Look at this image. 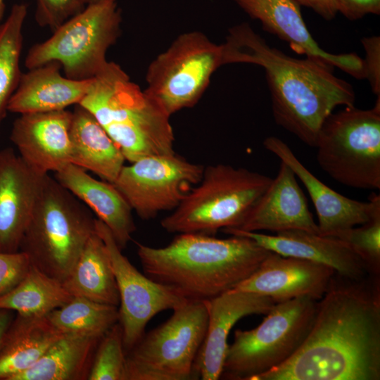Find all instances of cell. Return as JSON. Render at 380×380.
Wrapping results in <instances>:
<instances>
[{
  "mask_svg": "<svg viewBox=\"0 0 380 380\" xmlns=\"http://www.w3.org/2000/svg\"><path fill=\"white\" fill-rule=\"evenodd\" d=\"M272 178L243 167L217 164L204 167L202 178L173 212L160 222L170 233L215 234L237 228Z\"/></svg>",
  "mask_w": 380,
  "mask_h": 380,
  "instance_id": "cell-6",
  "label": "cell"
},
{
  "mask_svg": "<svg viewBox=\"0 0 380 380\" xmlns=\"http://www.w3.org/2000/svg\"><path fill=\"white\" fill-rule=\"evenodd\" d=\"M222 65V44L200 32L182 34L150 63L145 91L171 116L194 106Z\"/></svg>",
  "mask_w": 380,
  "mask_h": 380,
  "instance_id": "cell-11",
  "label": "cell"
},
{
  "mask_svg": "<svg viewBox=\"0 0 380 380\" xmlns=\"http://www.w3.org/2000/svg\"><path fill=\"white\" fill-rule=\"evenodd\" d=\"M262 29L287 42L299 54L365 79L363 59L355 53L333 54L324 51L311 35L296 0H232Z\"/></svg>",
  "mask_w": 380,
  "mask_h": 380,
  "instance_id": "cell-14",
  "label": "cell"
},
{
  "mask_svg": "<svg viewBox=\"0 0 380 380\" xmlns=\"http://www.w3.org/2000/svg\"><path fill=\"white\" fill-rule=\"evenodd\" d=\"M207 329L194 366V379H220L228 348L227 337L242 317L267 314L276 304L270 298L248 291L230 290L205 300Z\"/></svg>",
  "mask_w": 380,
  "mask_h": 380,
  "instance_id": "cell-16",
  "label": "cell"
},
{
  "mask_svg": "<svg viewBox=\"0 0 380 380\" xmlns=\"http://www.w3.org/2000/svg\"><path fill=\"white\" fill-rule=\"evenodd\" d=\"M317 161L334 180L380 189V96L371 109L345 107L331 113L319 131Z\"/></svg>",
  "mask_w": 380,
  "mask_h": 380,
  "instance_id": "cell-9",
  "label": "cell"
},
{
  "mask_svg": "<svg viewBox=\"0 0 380 380\" xmlns=\"http://www.w3.org/2000/svg\"><path fill=\"white\" fill-rule=\"evenodd\" d=\"M62 283L72 296L119 306L120 297L111 260L104 241L96 231Z\"/></svg>",
  "mask_w": 380,
  "mask_h": 380,
  "instance_id": "cell-27",
  "label": "cell"
},
{
  "mask_svg": "<svg viewBox=\"0 0 380 380\" xmlns=\"http://www.w3.org/2000/svg\"><path fill=\"white\" fill-rule=\"evenodd\" d=\"M91 211L49 174L44 176L20 251L31 265L61 282L96 231Z\"/></svg>",
  "mask_w": 380,
  "mask_h": 380,
  "instance_id": "cell-5",
  "label": "cell"
},
{
  "mask_svg": "<svg viewBox=\"0 0 380 380\" xmlns=\"http://www.w3.org/2000/svg\"><path fill=\"white\" fill-rule=\"evenodd\" d=\"M70 163L113 183L126 161L94 116L80 104L72 111Z\"/></svg>",
  "mask_w": 380,
  "mask_h": 380,
  "instance_id": "cell-24",
  "label": "cell"
},
{
  "mask_svg": "<svg viewBox=\"0 0 380 380\" xmlns=\"http://www.w3.org/2000/svg\"><path fill=\"white\" fill-rule=\"evenodd\" d=\"M233 236L254 240L264 248L284 256L301 258L332 268L336 274L350 279L372 274L365 262L345 241L304 230H289L267 235L232 228L222 230ZM374 275V274H372Z\"/></svg>",
  "mask_w": 380,
  "mask_h": 380,
  "instance_id": "cell-20",
  "label": "cell"
},
{
  "mask_svg": "<svg viewBox=\"0 0 380 380\" xmlns=\"http://www.w3.org/2000/svg\"><path fill=\"white\" fill-rule=\"evenodd\" d=\"M6 10L4 0H0V24L3 22V18Z\"/></svg>",
  "mask_w": 380,
  "mask_h": 380,
  "instance_id": "cell-39",
  "label": "cell"
},
{
  "mask_svg": "<svg viewBox=\"0 0 380 380\" xmlns=\"http://www.w3.org/2000/svg\"><path fill=\"white\" fill-rule=\"evenodd\" d=\"M318 300L303 296L276 303L257 327L236 329L220 378L253 380L288 360L307 337Z\"/></svg>",
  "mask_w": 380,
  "mask_h": 380,
  "instance_id": "cell-8",
  "label": "cell"
},
{
  "mask_svg": "<svg viewBox=\"0 0 380 380\" xmlns=\"http://www.w3.org/2000/svg\"><path fill=\"white\" fill-rule=\"evenodd\" d=\"M144 274L187 300L205 301L248 278L271 251L243 236L181 233L165 246L136 243Z\"/></svg>",
  "mask_w": 380,
  "mask_h": 380,
  "instance_id": "cell-3",
  "label": "cell"
},
{
  "mask_svg": "<svg viewBox=\"0 0 380 380\" xmlns=\"http://www.w3.org/2000/svg\"><path fill=\"white\" fill-rule=\"evenodd\" d=\"M245 232L267 230L275 233L304 230L319 234L317 224L291 169L281 161L277 176L237 228Z\"/></svg>",
  "mask_w": 380,
  "mask_h": 380,
  "instance_id": "cell-21",
  "label": "cell"
},
{
  "mask_svg": "<svg viewBox=\"0 0 380 380\" xmlns=\"http://www.w3.org/2000/svg\"><path fill=\"white\" fill-rule=\"evenodd\" d=\"M11 148L0 150V252L20 251L44 177Z\"/></svg>",
  "mask_w": 380,
  "mask_h": 380,
  "instance_id": "cell-19",
  "label": "cell"
},
{
  "mask_svg": "<svg viewBox=\"0 0 380 380\" xmlns=\"http://www.w3.org/2000/svg\"><path fill=\"white\" fill-rule=\"evenodd\" d=\"M335 273L327 265L271 251L248 278L232 290L267 296L275 303L303 296L319 300Z\"/></svg>",
  "mask_w": 380,
  "mask_h": 380,
  "instance_id": "cell-17",
  "label": "cell"
},
{
  "mask_svg": "<svg viewBox=\"0 0 380 380\" xmlns=\"http://www.w3.org/2000/svg\"><path fill=\"white\" fill-rule=\"evenodd\" d=\"M31 262L23 252H0V296L15 287L26 276Z\"/></svg>",
  "mask_w": 380,
  "mask_h": 380,
  "instance_id": "cell-34",
  "label": "cell"
},
{
  "mask_svg": "<svg viewBox=\"0 0 380 380\" xmlns=\"http://www.w3.org/2000/svg\"><path fill=\"white\" fill-rule=\"evenodd\" d=\"M300 6L311 8L326 20H333L338 13L334 0H296Z\"/></svg>",
  "mask_w": 380,
  "mask_h": 380,
  "instance_id": "cell-37",
  "label": "cell"
},
{
  "mask_svg": "<svg viewBox=\"0 0 380 380\" xmlns=\"http://www.w3.org/2000/svg\"><path fill=\"white\" fill-rule=\"evenodd\" d=\"M365 51L363 59L365 79L369 83L374 95L380 96V37L370 36L361 39Z\"/></svg>",
  "mask_w": 380,
  "mask_h": 380,
  "instance_id": "cell-35",
  "label": "cell"
},
{
  "mask_svg": "<svg viewBox=\"0 0 380 380\" xmlns=\"http://www.w3.org/2000/svg\"><path fill=\"white\" fill-rule=\"evenodd\" d=\"M54 178L106 224L121 250L126 247L136 229L132 210L113 183L72 163L54 172Z\"/></svg>",
  "mask_w": 380,
  "mask_h": 380,
  "instance_id": "cell-22",
  "label": "cell"
},
{
  "mask_svg": "<svg viewBox=\"0 0 380 380\" xmlns=\"http://www.w3.org/2000/svg\"><path fill=\"white\" fill-rule=\"evenodd\" d=\"M125 357L122 329L117 322L101 338L88 380H125Z\"/></svg>",
  "mask_w": 380,
  "mask_h": 380,
  "instance_id": "cell-31",
  "label": "cell"
},
{
  "mask_svg": "<svg viewBox=\"0 0 380 380\" xmlns=\"http://www.w3.org/2000/svg\"><path fill=\"white\" fill-rule=\"evenodd\" d=\"M360 225L343 230L334 237L347 243L372 274L380 276V208L369 221Z\"/></svg>",
  "mask_w": 380,
  "mask_h": 380,
  "instance_id": "cell-32",
  "label": "cell"
},
{
  "mask_svg": "<svg viewBox=\"0 0 380 380\" xmlns=\"http://www.w3.org/2000/svg\"><path fill=\"white\" fill-rule=\"evenodd\" d=\"M222 46L223 65L251 63L264 69L276 123L309 146L315 147L322 123L336 107L355 106L352 85L336 77L334 68L270 46L248 23L232 27Z\"/></svg>",
  "mask_w": 380,
  "mask_h": 380,
  "instance_id": "cell-2",
  "label": "cell"
},
{
  "mask_svg": "<svg viewBox=\"0 0 380 380\" xmlns=\"http://www.w3.org/2000/svg\"><path fill=\"white\" fill-rule=\"evenodd\" d=\"M337 13L349 20H357L367 15L380 14V0H334Z\"/></svg>",
  "mask_w": 380,
  "mask_h": 380,
  "instance_id": "cell-36",
  "label": "cell"
},
{
  "mask_svg": "<svg viewBox=\"0 0 380 380\" xmlns=\"http://www.w3.org/2000/svg\"><path fill=\"white\" fill-rule=\"evenodd\" d=\"M61 65L51 61L22 73L8 106V111L33 113L56 111L79 104L87 95L92 79L77 80L63 76Z\"/></svg>",
  "mask_w": 380,
  "mask_h": 380,
  "instance_id": "cell-23",
  "label": "cell"
},
{
  "mask_svg": "<svg viewBox=\"0 0 380 380\" xmlns=\"http://www.w3.org/2000/svg\"><path fill=\"white\" fill-rule=\"evenodd\" d=\"M79 104L94 116L129 163L175 153L170 116L118 63L108 62Z\"/></svg>",
  "mask_w": 380,
  "mask_h": 380,
  "instance_id": "cell-4",
  "label": "cell"
},
{
  "mask_svg": "<svg viewBox=\"0 0 380 380\" xmlns=\"http://www.w3.org/2000/svg\"><path fill=\"white\" fill-rule=\"evenodd\" d=\"M86 6L84 0H36L34 19L39 26L53 31Z\"/></svg>",
  "mask_w": 380,
  "mask_h": 380,
  "instance_id": "cell-33",
  "label": "cell"
},
{
  "mask_svg": "<svg viewBox=\"0 0 380 380\" xmlns=\"http://www.w3.org/2000/svg\"><path fill=\"white\" fill-rule=\"evenodd\" d=\"M86 5L87 4H91V3H94V2H96L98 1H100V0H84Z\"/></svg>",
  "mask_w": 380,
  "mask_h": 380,
  "instance_id": "cell-40",
  "label": "cell"
},
{
  "mask_svg": "<svg viewBox=\"0 0 380 380\" xmlns=\"http://www.w3.org/2000/svg\"><path fill=\"white\" fill-rule=\"evenodd\" d=\"M121 23L118 0L87 4L54 30L49 39L32 46L25 66L29 70L56 61L67 77L92 79L108 63L106 53L120 36Z\"/></svg>",
  "mask_w": 380,
  "mask_h": 380,
  "instance_id": "cell-7",
  "label": "cell"
},
{
  "mask_svg": "<svg viewBox=\"0 0 380 380\" xmlns=\"http://www.w3.org/2000/svg\"><path fill=\"white\" fill-rule=\"evenodd\" d=\"M204 167L175 153L141 158L124 165L113 183L143 220L173 210L201 181Z\"/></svg>",
  "mask_w": 380,
  "mask_h": 380,
  "instance_id": "cell-12",
  "label": "cell"
},
{
  "mask_svg": "<svg viewBox=\"0 0 380 380\" xmlns=\"http://www.w3.org/2000/svg\"><path fill=\"white\" fill-rule=\"evenodd\" d=\"M72 111L20 114L10 139L25 164L37 173L56 172L70 163Z\"/></svg>",
  "mask_w": 380,
  "mask_h": 380,
  "instance_id": "cell-18",
  "label": "cell"
},
{
  "mask_svg": "<svg viewBox=\"0 0 380 380\" xmlns=\"http://www.w3.org/2000/svg\"><path fill=\"white\" fill-rule=\"evenodd\" d=\"M208 323L205 301H187L126 353L125 380L194 379Z\"/></svg>",
  "mask_w": 380,
  "mask_h": 380,
  "instance_id": "cell-10",
  "label": "cell"
},
{
  "mask_svg": "<svg viewBox=\"0 0 380 380\" xmlns=\"http://www.w3.org/2000/svg\"><path fill=\"white\" fill-rule=\"evenodd\" d=\"M50 322L64 334L102 337L118 322V307L72 296L65 305L46 315Z\"/></svg>",
  "mask_w": 380,
  "mask_h": 380,
  "instance_id": "cell-29",
  "label": "cell"
},
{
  "mask_svg": "<svg viewBox=\"0 0 380 380\" xmlns=\"http://www.w3.org/2000/svg\"><path fill=\"white\" fill-rule=\"evenodd\" d=\"M101 338L64 334L34 365L11 380H88Z\"/></svg>",
  "mask_w": 380,
  "mask_h": 380,
  "instance_id": "cell-26",
  "label": "cell"
},
{
  "mask_svg": "<svg viewBox=\"0 0 380 380\" xmlns=\"http://www.w3.org/2000/svg\"><path fill=\"white\" fill-rule=\"evenodd\" d=\"M14 312L11 310L0 309V342L15 316Z\"/></svg>",
  "mask_w": 380,
  "mask_h": 380,
  "instance_id": "cell-38",
  "label": "cell"
},
{
  "mask_svg": "<svg viewBox=\"0 0 380 380\" xmlns=\"http://www.w3.org/2000/svg\"><path fill=\"white\" fill-rule=\"evenodd\" d=\"M380 276L334 274L310 330L281 365L253 380H379Z\"/></svg>",
  "mask_w": 380,
  "mask_h": 380,
  "instance_id": "cell-1",
  "label": "cell"
},
{
  "mask_svg": "<svg viewBox=\"0 0 380 380\" xmlns=\"http://www.w3.org/2000/svg\"><path fill=\"white\" fill-rule=\"evenodd\" d=\"M96 232L104 241L113 266L119 297V319L126 353L145 333L158 313L174 310L188 300L172 289L141 274L122 253L106 224L96 219Z\"/></svg>",
  "mask_w": 380,
  "mask_h": 380,
  "instance_id": "cell-13",
  "label": "cell"
},
{
  "mask_svg": "<svg viewBox=\"0 0 380 380\" xmlns=\"http://www.w3.org/2000/svg\"><path fill=\"white\" fill-rule=\"evenodd\" d=\"M63 335L46 315L15 313L0 342V380L30 368Z\"/></svg>",
  "mask_w": 380,
  "mask_h": 380,
  "instance_id": "cell-25",
  "label": "cell"
},
{
  "mask_svg": "<svg viewBox=\"0 0 380 380\" xmlns=\"http://www.w3.org/2000/svg\"><path fill=\"white\" fill-rule=\"evenodd\" d=\"M263 146L287 165L305 187L317 213L319 234L334 236L362 224L380 208L379 194L372 193L368 201L364 202L346 197L329 187L310 172L279 138L268 137Z\"/></svg>",
  "mask_w": 380,
  "mask_h": 380,
  "instance_id": "cell-15",
  "label": "cell"
},
{
  "mask_svg": "<svg viewBox=\"0 0 380 380\" xmlns=\"http://www.w3.org/2000/svg\"><path fill=\"white\" fill-rule=\"evenodd\" d=\"M27 15V5L15 4L7 18L0 24V125L22 75L20 59L23 27Z\"/></svg>",
  "mask_w": 380,
  "mask_h": 380,
  "instance_id": "cell-30",
  "label": "cell"
},
{
  "mask_svg": "<svg viewBox=\"0 0 380 380\" xmlns=\"http://www.w3.org/2000/svg\"><path fill=\"white\" fill-rule=\"evenodd\" d=\"M72 298L61 281L31 265L24 279L0 296V309L23 315L46 316Z\"/></svg>",
  "mask_w": 380,
  "mask_h": 380,
  "instance_id": "cell-28",
  "label": "cell"
}]
</instances>
